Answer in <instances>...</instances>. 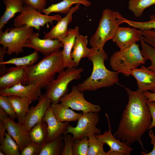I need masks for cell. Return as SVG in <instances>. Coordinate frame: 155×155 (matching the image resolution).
I'll use <instances>...</instances> for the list:
<instances>
[{
	"label": "cell",
	"mask_w": 155,
	"mask_h": 155,
	"mask_svg": "<svg viewBox=\"0 0 155 155\" xmlns=\"http://www.w3.org/2000/svg\"><path fill=\"white\" fill-rule=\"evenodd\" d=\"M128 96L117 130L114 136L128 146L137 142L145 150L142 141L143 135L149 129L152 117L144 92L138 89L132 91L125 87Z\"/></svg>",
	"instance_id": "obj_1"
},
{
	"label": "cell",
	"mask_w": 155,
	"mask_h": 155,
	"mask_svg": "<svg viewBox=\"0 0 155 155\" xmlns=\"http://www.w3.org/2000/svg\"><path fill=\"white\" fill-rule=\"evenodd\" d=\"M87 58L92 63V71L89 77L78 84L77 87L81 92L94 91L110 87L118 83L119 73L108 70L104 65V62L108 57L103 49L100 50L93 49Z\"/></svg>",
	"instance_id": "obj_2"
},
{
	"label": "cell",
	"mask_w": 155,
	"mask_h": 155,
	"mask_svg": "<svg viewBox=\"0 0 155 155\" xmlns=\"http://www.w3.org/2000/svg\"><path fill=\"white\" fill-rule=\"evenodd\" d=\"M62 50H58L44 56L37 64L27 67L26 84H35L42 88L46 87L55 79V74L64 70Z\"/></svg>",
	"instance_id": "obj_3"
},
{
	"label": "cell",
	"mask_w": 155,
	"mask_h": 155,
	"mask_svg": "<svg viewBox=\"0 0 155 155\" xmlns=\"http://www.w3.org/2000/svg\"><path fill=\"white\" fill-rule=\"evenodd\" d=\"M146 60L138 44L135 43L113 53L109 59V64L113 71L128 77L131 70L145 64Z\"/></svg>",
	"instance_id": "obj_4"
},
{
	"label": "cell",
	"mask_w": 155,
	"mask_h": 155,
	"mask_svg": "<svg viewBox=\"0 0 155 155\" xmlns=\"http://www.w3.org/2000/svg\"><path fill=\"white\" fill-rule=\"evenodd\" d=\"M121 24L115 11L108 9H104L98 26L90 39V44L92 48L96 50L103 49L105 43L113 39Z\"/></svg>",
	"instance_id": "obj_5"
},
{
	"label": "cell",
	"mask_w": 155,
	"mask_h": 155,
	"mask_svg": "<svg viewBox=\"0 0 155 155\" xmlns=\"http://www.w3.org/2000/svg\"><path fill=\"white\" fill-rule=\"evenodd\" d=\"M34 28L24 25L0 30V44L7 48L6 54L10 55L23 53V48L33 32Z\"/></svg>",
	"instance_id": "obj_6"
},
{
	"label": "cell",
	"mask_w": 155,
	"mask_h": 155,
	"mask_svg": "<svg viewBox=\"0 0 155 155\" xmlns=\"http://www.w3.org/2000/svg\"><path fill=\"white\" fill-rule=\"evenodd\" d=\"M84 71L82 67L67 68L59 73L57 78L47 85L45 94L51 99L52 103H59L61 98L67 93L69 83L73 80L79 79Z\"/></svg>",
	"instance_id": "obj_7"
},
{
	"label": "cell",
	"mask_w": 155,
	"mask_h": 155,
	"mask_svg": "<svg viewBox=\"0 0 155 155\" xmlns=\"http://www.w3.org/2000/svg\"><path fill=\"white\" fill-rule=\"evenodd\" d=\"M41 12L30 5L24 4L22 12L14 19L13 25L17 27L25 25L40 30L41 27L49 23L52 24L53 21L57 22L62 18L59 14L49 16Z\"/></svg>",
	"instance_id": "obj_8"
},
{
	"label": "cell",
	"mask_w": 155,
	"mask_h": 155,
	"mask_svg": "<svg viewBox=\"0 0 155 155\" xmlns=\"http://www.w3.org/2000/svg\"><path fill=\"white\" fill-rule=\"evenodd\" d=\"M99 120L98 113H82L77 125L73 127L69 124L65 134H72L74 140L91 134H100L101 130L96 127Z\"/></svg>",
	"instance_id": "obj_9"
},
{
	"label": "cell",
	"mask_w": 155,
	"mask_h": 155,
	"mask_svg": "<svg viewBox=\"0 0 155 155\" xmlns=\"http://www.w3.org/2000/svg\"><path fill=\"white\" fill-rule=\"evenodd\" d=\"M83 93L79 90L77 86H73L69 93L61 98L60 102L72 110L81 111L82 113L100 112L101 110L100 107L87 101Z\"/></svg>",
	"instance_id": "obj_10"
},
{
	"label": "cell",
	"mask_w": 155,
	"mask_h": 155,
	"mask_svg": "<svg viewBox=\"0 0 155 155\" xmlns=\"http://www.w3.org/2000/svg\"><path fill=\"white\" fill-rule=\"evenodd\" d=\"M39 36L38 33L33 32L24 45V47L34 49L35 51L40 52L46 56L63 47L61 42L57 39H41Z\"/></svg>",
	"instance_id": "obj_11"
},
{
	"label": "cell",
	"mask_w": 155,
	"mask_h": 155,
	"mask_svg": "<svg viewBox=\"0 0 155 155\" xmlns=\"http://www.w3.org/2000/svg\"><path fill=\"white\" fill-rule=\"evenodd\" d=\"M105 115L108 120V130L105 131L102 134L95 135L110 147V150L106 152L107 155H129L133 149L113 135L108 115L107 113Z\"/></svg>",
	"instance_id": "obj_12"
},
{
	"label": "cell",
	"mask_w": 155,
	"mask_h": 155,
	"mask_svg": "<svg viewBox=\"0 0 155 155\" xmlns=\"http://www.w3.org/2000/svg\"><path fill=\"white\" fill-rule=\"evenodd\" d=\"M35 106L30 107L26 117L24 124L28 132L37 123L42 121L45 114L52 101L46 94H42Z\"/></svg>",
	"instance_id": "obj_13"
},
{
	"label": "cell",
	"mask_w": 155,
	"mask_h": 155,
	"mask_svg": "<svg viewBox=\"0 0 155 155\" xmlns=\"http://www.w3.org/2000/svg\"><path fill=\"white\" fill-rule=\"evenodd\" d=\"M3 121L8 133L17 143L20 152L26 146L32 142L29 132L24 124L16 122L9 116Z\"/></svg>",
	"instance_id": "obj_14"
},
{
	"label": "cell",
	"mask_w": 155,
	"mask_h": 155,
	"mask_svg": "<svg viewBox=\"0 0 155 155\" xmlns=\"http://www.w3.org/2000/svg\"><path fill=\"white\" fill-rule=\"evenodd\" d=\"M143 36L142 31L137 28L119 26L112 40L121 49L136 43L141 40Z\"/></svg>",
	"instance_id": "obj_15"
},
{
	"label": "cell",
	"mask_w": 155,
	"mask_h": 155,
	"mask_svg": "<svg viewBox=\"0 0 155 155\" xmlns=\"http://www.w3.org/2000/svg\"><path fill=\"white\" fill-rule=\"evenodd\" d=\"M42 88L35 84L26 86L20 84L9 88L0 90V96H16L34 101L38 100L42 95Z\"/></svg>",
	"instance_id": "obj_16"
},
{
	"label": "cell",
	"mask_w": 155,
	"mask_h": 155,
	"mask_svg": "<svg viewBox=\"0 0 155 155\" xmlns=\"http://www.w3.org/2000/svg\"><path fill=\"white\" fill-rule=\"evenodd\" d=\"M42 121L46 122L48 126V136L46 142H52L60 135L65 134L69 122H61L53 114L51 104L46 111Z\"/></svg>",
	"instance_id": "obj_17"
},
{
	"label": "cell",
	"mask_w": 155,
	"mask_h": 155,
	"mask_svg": "<svg viewBox=\"0 0 155 155\" xmlns=\"http://www.w3.org/2000/svg\"><path fill=\"white\" fill-rule=\"evenodd\" d=\"M129 75L136 80L138 89L144 92L150 90L153 92L155 89V72L143 65L139 69L131 70Z\"/></svg>",
	"instance_id": "obj_18"
},
{
	"label": "cell",
	"mask_w": 155,
	"mask_h": 155,
	"mask_svg": "<svg viewBox=\"0 0 155 155\" xmlns=\"http://www.w3.org/2000/svg\"><path fill=\"white\" fill-rule=\"evenodd\" d=\"M27 67H11L6 72L0 77V90L11 88L21 84H26V73Z\"/></svg>",
	"instance_id": "obj_19"
},
{
	"label": "cell",
	"mask_w": 155,
	"mask_h": 155,
	"mask_svg": "<svg viewBox=\"0 0 155 155\" xmlns=\"http://www.w3.org/2000/svg\"><path fill=\"white\" fill-rule=\"evenodd\" d=\"M80 5L77 4L74 7L71 8L66 15L57 22L56 24L49 32L45 34L43 38L51 40L57 39L61 41L66 37L69 33L67 28L69 24L71 22L72 15L79 9Z\"/></svg>",
	"instance_id": "obj_20"
},
{
	"label": "cell",
	"mask_w": 155,
	"mask_h": 155,
	"mask_svg": "<svg viewBox=\"0 0 155 155\" xmlns=\"http://www.w3.org/2000/svg\"><path fill=\"white\" fill-rule=\"evenodd\" d=\"M68 35L61 41L63 46L62 54L65 68L76 66L71 57V50L73 47L77 36L79 34V28L77 26L68 29Z\"/></svg>",
	"instance_id": "obj_21"
},
{
	"label": "cell",
	"mask_w": 155,
	"mask_h": 155,
	"mask_svg": "<svg viewBox=\"0 0 155 155\" xmlns=\"http://www.w3.org/2000/svg\"><path fill=\"white\" fill-rule=\"evenodd\" d=\"M88 43V36L78 34L76 36L73 47V51L71 53V58L77 67L81 59L88 57L93 50L87 47Z\"/></svg>",
	"instance_id": "obj_22"
},
{
	"label": "cell",
	"mask_w": 155,
	"mask_h": 155,
	"mask_svg": "<svg viewBox=\"0 0 155 155\" xmlns=\"http://www.w3.org/2000/svg\"><path fill=\"white\" fill-rule=\"evenodd\" d=\"M3 2L6 7L0 18V30L16 13L22 12L24 4L23 0H3Z\"/></svg>",
	"instance_id": "obj_23"
},
{
	"label": "cell",
	"mask_w": 155,
	"mask_h": 155,
	"mask_svg": "<svg viewBox=\"0 0 155 155\" xmlns=\"http://www.w3.org/2000/svg\"><path fill=\"white\" fill-rule=\"evenodd\" d=\"M51 106L53 114L61 122H69L78 121L82 115L81 113L75 112L69 107L61 103H52Z\"/></svg>",
	"instance_id": "obj_24"
},
{
	"label": "cell",
	"mask_w": 155,
	"mask_h": 155,
	"mask_svg": "<svg viewBox=\"0 0 155 155\" xmlns=\"http://www.w3.org/2000/svg\"><path fill=\"white\" fill-rule=\"evenodd\" d=\"M38 59V52L35 51L27 55L21 57H14L4 61L0 64V76L4 75L7 70L8 69L5 66L6 64H13L16 66L28 67L34 65Z\"/></svg>",
	"instance_id": "obj_25"
},
{
	"label": "cell",
	"mask_w": 155,
	"mask_h": 155,
	"mask_svg": "<svg viewBox=\"0 0 155 155\" xmlns=\"http://www.w3.org/2000/svg\"><path fill=\"white\" fill-rule=\"evenodd\" d=\"M11 102L16 114L18 123L24 124L32 101L16 96H7Z\"/></svg>",
	"instance_id": "obj_26"
},
{
	"label": "cell",
	"mask_w": 155,
	"mask_h": 155,
	"mask_svg": "<svg viewBox=\"0 0 155 155\" xmlns=\"http://www.w3.org/2000/svg\"><path fill=\"white\" fill-rule=\"evenodd\" d=\"M76 3L82 4L86 7H89L91 4L88 0H63L44 8L41 12L47 15H49L53 12L66 14L71 9L72 5Z\"/></svg>",
	"instance_id": "obj_27"
},
{
	"label": "cell",
	"mask_w": 155,
	"mask_h": 155,
	"mask_svg": "<svg viewBox=\"0 0 155 155\" xmlns=\"http://www.w3.org/2000/svg\"><path fill=\"white\" fill-rule=\"evenodd\" d=\"M32 142L43 145L46 142L48 136L47 123L43 121L36 124L29 132Z\"/></svg>",
	"instance_id": "obj_28"
},
{
	"label": "cell",
	"mask_w": 155,
	"mask_h": 155,
	"mask_svg": "<svg viewBox=\"0 0 155 155\" xmlns=\"http://www.w3.org/2000/svg\"><path fill=\"white\" fill-rule=\"evenodd\" d=\"M63 135L54 140L46 142L43 146L39 155H59L64 147Z\"/></svg>",
	"instance_id": "obj_29"
},
{
	"label": "cell",
	"mask_w": 155,
	"mask_h": 155,
	"mask_svg": "<svg viewBox=\"0 0 155 155\" xmlns=\"http://www.w3.org/2000/svg\"><path fill=\"white\" fill-rule=\"evenodd\" d=\"M116 15L121 24L126 23L129 26L138 29L142 31L155 29V15H151L149 21L144 22H136L128 20L117 11L116 12Z\"/></svg>",
	"instance_id": "obj_30"
},
{
	"label": "cell",
	"mask_w": 155,
	"mask_h": 155,
	"mask_svg": "<svg viewBox=\"0 0 155 155\" xmlns=\"http://www.w3.org/2000/svg\"><path fill=\"white\" fill-rule=\"evenodd\" d=\"M5 138L0 144V150L6 155H20V152L17 143L7 132L5 133Z\"/></svg>",
	"instance_id": "obj_31"
},
{
	"label": "cell",
	"mask_w": 155,
	"mask_h": 155,
	"mask_svg": "<svg viewBox=\"0 0 155 155\" xmlns=\"http://www.w3.org/2000/svg\"><path fill=\"white\" fill-rule=\"evenodd\" d=\"M155 4V0H129L128 8L135 16L140 17L146 8Z\"/></svg>",
	"instance_id": "obj_32"
},
{
	"label": "cell",
	"mask_w": 155,
	"mask_h": 155,
	"mask_svg": "<svg viewBox=\"0 0 155 155\" xmlns=\"http://www.w3.org/2000/svg\"><path fill=\"white\" fill-rule=\"evenodd\" d=\"M88 149L87 155H107L104 151V142L97 138L94 134L88 136Z\"/></svg>",
	"instance_id": "obj_33"
},
{
	"label": "cell",
	"mask_w": 155,
	"mask_h": 155,
	"mask_svg": "<svg viewBox=\"0 0 155 155\" xmlns=\"http://www.w3.org/2000/svg\"><path fill=\"white\" fill-rule=\"evenodd\" d=\"M140 41L142 55L146 60H149L151 63L148 68L155 72V48L145 42L142 38Z\"/></svg>",
	"instance_id": "obj_34"
},
{
	"label": "cell",
	"mask_w": 155,
	"mask_h": 155,
	"mask_svg": "<svg viewBox=\"0 0 155 155\" xmlns=\"http://www.w3.org/2000/svg\"><path fill=\"white\" fill-rule=\"evenodd\" d=\"M88 149V137L74 140L72 146L73 155H87Z\"/></svg>",
	"instance_id": "obj_35"
},
{
	"label": "cell",
	"mask_w": 155,
	"mask_h": 155,
	"mask_svg": "<svg viewBox=\"0 0 155 155\" xmlns=\"http://www.w3.org/2000/svg\"><path fill=\"white\" fill-rule=\"evenodd\" d=\"M0 107L11 119L17 118L16 115L11 102L7 96H0Z\"/></svg>",
	"instance_id": "obj_36"
},
{
	"label": "cell",
	"mask_w": 155,
	"mask_h": 155,
	"mask_svg": "<svg viewBox=\"0 0 155 155\" xmlns=\"http://www.w3.org/2000/svg\"><path fill=\"white\" fill-rule=\"evenodd\" d=\"M43 145L32 142L23 148L20 152V155H39Z\"/></svg>",
	"instance_id": "obj_37"
},
{
	"label": "cell",
	"mask_w": 155,
	"mask_h": 155,
	"mask_svg": "<svg viewBox=\"0 0 155 155\" xmlns=\"http://www.w3.org/2000/svg\"><path fill=\"white\" fill-rule=\"evenodd\" d=\"M64 147L61 155H73L72 146L74 141L73 136L68 134H63Z\"/></svg>",
	"instance_id": "obj_38"
},
{
	"label": "cell",
	"mask_w": 155,
	"mask_h": 155,
	"mask_svg": "<svg viewBox=\"0 0 155 155\" xmlns=\"http://www.w3.org/2000/svg\"><path fill=\"white\" fill-rule=\"evenodd\" d=\"M23 1L24 4L30 5L40 12L45 8L46 3V0H23Z\"/></svg>",
	"instance_id": "obj_39"
},
{
	"label": "cell",
	"mask_w": 155,
	"mask_h": 155,
	"mask_svg": "<svg viewBox=\"0 0 155 155\" xmlns=\"http://www.w3.org/2000/svg\"><path fill=\"white\" fill-rule=\"evenodd\" d=\"M144 40L155 48V29L142 31Z\"/></svg>",
	"instance_id": "obj_40"
},
{
	"label": "cell",
	"mask_w": 155,
	"mask_h": 155,
	"mask_svg": "<svg viewBox=\"0 0 155 155\" xmlns=\"http://www.w3.org/2000/svg\"><path fill=\"white\" fill-rule=\"evenodd\" d=\"M151 113L152 117L151 123L149 127V129H151L155 127V102H147Z\"/></svg>",
	"instance_id": "obj_41"
},
{
	"label": "cell",
	"mask_w": 155,
	"mask_h": 155,
	"mask_svg": "<svg viewBox=\"0 0 155 155\" xmlns=\"http://www.w3.org/2000/svg\"><path fill=\"white\" fill-rule=\"evenodd\" d=\"M149 135L151 139V143L153 145V148L152 150L149 153H146L143 151L141 152V154L143 155H155V135L152 130L149 131Z\"/></svg>",
	"instance_id": "obj_42"
},
{
	"label": "cell",
	"mask_w": 155,
	"mask_h": 155,
	"mask_svg": "<svg viewBox=\"0 0 155 155\" xmlns=\"http://www.w3.org/2000/svg\"><path fill=\"white\" fill-rule=\"evenodd\" d=\"M6 129L4 121L0 122V143H2L5 138V133Z\"/></svg>",
	"instance_id": "obj_43"
},
{
	"label": "cell",
	"mask_w": 155,
	"mask_h": 155,
	"mask_svg": "<svg viewBox=\"0 0 155 155\" xmlns=\"http://www.w3.org/2000/svg\"><path fill=\"white\" fill-rule=\"evenodd\" d=\"M144 94L147 99V102H155V93L148 91L144 92Z\"/></svg>",
	"instance_id": "obj_44"
},
{
	"label": "cell",
	"mask_w": 155,
	"mask_h": 155,
	"mask_svg": "<svg viewBox=\"0 0 155 155\" xmlns=\"http://www.w3.org/2000/svg\"><path fill=\"white\" fill-rule=\"evenodd\" d=\"M8 116L6 112L0 107V122L3 121Z\"/></svg>",
	"instance_id": "obj_45"
},
{
	"label": "cell",
	"mask_w": 155,
	"mask_h": 155,
	"mask_svg": "<svg viewBox=\"0 0 155 155\" xmlns=\"http://www.w3.org/2000/svg\"><path fill=\"white\" fill-rule=\"evenodd\" d=\"M0 155H5V154L3 152H2L1 150H0Z\"/></svg>",
	"instance_id": "obj_46"
},
{
	"label": "cell",
	"mask_w": 155,
	"mask_h": 155,
	"mask_svg": "<svg viewBox=\"0 0 155 155\" xmlns=\"http://www.w3.org/2000/svg\"><path fill=\"white\" fill-rule=\"evenodd\" d=\"M46 1H53V0H46Z\"/></svg>",
	"instance_id": "obj_47"
},
{
	"label": "cell",
	"mask_w": 155,
	"mask_h": 155,
	"mask_svg": "<svg viewBox=\"0 0 155 155\" xmlns=\"http://www.w3.org/2000/svg\"><path fill=\"white\" fill-rule=\"evenodd\" d=\"M153 92L155 93V90H154V91Z\"/></svg>",
	"instance_id": "obj_48"
}]
</instances>
